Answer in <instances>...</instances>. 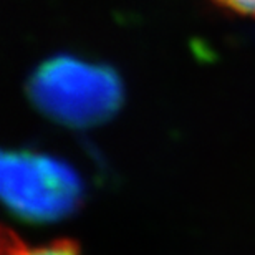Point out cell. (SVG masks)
I'll list each match as a JSON object with an SVG mask.
<instances>
[{
    "label": "cell",
    "mask_w": 255,
    "mask_h": 255,
    "mask_svg": "<svg viewBox=\"0 0 255 255\" xmlns=\"http://www.w3.org/2000/svg\"><path fill=\"white\" fill-rule=\"evenodd\" d=\"M78 196V182L66 167L42 157L0 152V199L27 217L65 214Z\"/></svg>",
    "instance_id": "1"
},
{
    "label": "cell",
    "mask_w": 255,
    "mask_h": 255,
    "mask_svg": "<svg viewBox=\"0 0 255 255\" xmlns=\"http://www.w3.org/2000/svg\"><path fill=\"white\" fill-rule=\"evenodd\" d=\"M35 96L50 113L65 121L88 123L100 120L116 106L115 76L91 66L60 60L37 75Z\"/></svg>",
    "instance_id": "2"
},
{
    "label": "cell",
    "mask_w": 255,
    "mask_h": 255,
    "mask_svg": "<svg viewBox=\"0 0 255 255\" xmlns=\"http://www.w3.org/2000/svg\"><path fill=\"white\" fill-rule=\"evenodd\" d=\"M0 255H81V249L70 239L30 244L12 229L0 226Z\"/></svg>",
    "instance_id": "3"
},
{
    "label": "cell",
    "mask_w": 255,
    "mask_h": 255,
    "mask_svg": "<svg viewBox=\"0 0 255 255\" xmlns=\"http://www.w3.org/2000/svg\"><path fill=\"white\" fill-rule=\"evenodd\" d=\"M212 2L234 13L255 18V0H212Z\"/></svg>",
    "instance_id": "4"
}]
</instances>
